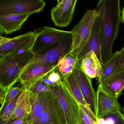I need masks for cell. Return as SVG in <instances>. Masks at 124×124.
<instances>
[{
  "instance_id": "1",
  "label": "cell",
  "mask_w": 124,
  "mask_h": 124,
  "mask_svg": "<svg viewBox=\"0 0 124 124\" xmlns=\"http://www.w3.org/2000/svg\"><path fill=\"white\" fill-rule=\"evenodd\" d=\"M94 9L98 13L103 66L113 54V45L122 22L120 0H101Z\"/></svg>"
},
{
  "instance_id": "2",
  "label": "cell",
  "mask_w": 124,
  "mask_h": 124,
  "mask_svg": "<svg viewBox=\"0 0 124 124\" xmlns=\"http://www.w3.org/2000/svg\"><path fill=\"white\" fill-rule=\"evenodd\" d=\"M35 55L30 50L0 56V88L7 93L18 82L22 74Z\"/></svg>"
},
{
  "instance_id": "3",
  "label": "cell",
  "mask_w": 124,
  "mask_h": 124,
  "mask_svg": "<svg viewBox=\"0 0 124 124\" xmlns=\"http://www.w3.org/2000/svg\"><path fill=\"white\" fill-rule=\"evenodd\" d=\"M98 16V13L95 9L85 11L79 22L70 31L72 42L70 51L66 55L78 59L89 39L92 27Z\"/></svg>"
},
{
  "instance_id": "4",
  "label": "cell",
  "mask_w": 124,
  "mask_h": 124,
  "mask_svg": "<svg viewBox=\"0 0 124 124\" xmlns=\"http://www.w3.org/2000/svg\"><path fill=\"white\" fill-rule=\"evenodd\" d=\"M72 42L71 35L64 38L44 52L35 55L25 70L36 66L48 67L56 66L59 58L65 56L69 52Z\"/></svg>"
},
{
  "instance_id": "5",
  "label": "cell",
  "mask_w": 124,
  "mask_h": 124,
  "mask_svg": "<svg viewBox=\"0 0 124 124\" xmlns=\"http://www.w3.org/2000/svg\"><path fill=\"white\" fill-rule=\"evenodd\" d=\"M52 93L56 97L63 112L67 124H78L79 105L63 80L59 86L52 87Z\"/></svg>"
},
{
  "instance_id": "6",
  "label": "cell",
  "mask_w": 124,
  "mask_h": 124,
  "mask_svg": "<svg viewBox=\"0 0 124 124\" xmlns=\"http://www.w3.org/2000/svg\"><path fill=\"white\" fill-rule=\"evenodd\" d=\"M34 32L36 38L31 51L35 55L44 52L64 38L72 35L70 31L60 30L48 26L36 28Z\"/></svg>"
},
{
  "instance_id": "7",
  "label": "cell",
  "mask_w": 124,
  "mask_h": 124,
  "mask_svg": "<svg viewBox=\"0 0 124 124\" xmlns=\"http://www.w3.org/2000/svg\"><path fill=\"white\" fill-rule=\"evenodd\" d=\"M46 5L43 0H0V16L31 15L42 11Z\"/></svg>"
},
{
  "instance_id": "8",
  "label": "cell",
  "mask_w": 124,
  "mask_h": 124,
  "mask_svg": "<svg viewBox=\"0 0 124 124\" xmlns=\"http://www.w3.org/2000/svg\"><path fill=\"white\" fill-rule=\"evenodd\" d=\"M34 31L28 32L12 38H7L0 35V56L8 55L22 51L31 50L36 39Z\"/></svg>"
},
{
  "instance_id": "9",
  "label": "cell",
  "mask_w": 124,
  "mask_h": 124,
  "mask_svg": "<svg viewBox=\"0 0 124 124\" xmlns=\"http://www.w3.org/2000/svg\"><path fill=\"white\" fill-rule=\"evenodd\" d=\"M77 0H58L51 10L52 21L57 27H67L74 17Z\"/></svg>"
},
{
  "instance_id": "10",
  "label": "cell",
  "mask_w": 124,
  "mask_h": 124,
  "mask_svg": "<svg viewBox=\"0 0 124 124\" xmlns=\"http://www.w3.org/2000/svg\"><path fill=\"white\" fill-rule=\"evenodd\" d=\"M32 124H67L63 112L53 93L44 111Z\"/></svg>"
},
{
  "instance_id": "11",
  "label": "cell",
  "mask_w": 124,
  "mask_h": 124,
  "mask_svg": "<svg viewBox=\"0 0 124 124\" xmlns=\"http://www.w3.org/2000/svg\"><path fill=\"white\" fill-rule=\"evenodd\" d=\"M74 72L85 102L96 117V92L93 87L91 79L81 70L79 64L75 69Z\"/></svg>"
},
{
  "instance_id": "12",
  "label": "cell",
  "mask_w": 124,
  "mask_h": 124,
  "mask_svg": "<svg viewBox=\"0 0 124 124\" xmlns=\"http://www.w3.org/2000/svg\"><path fill=\"white\" fill-rule=\"evenodd\" d=\"M121 111L118 98L108 94L101 85H99L96 91V118Z\"/></svg>"
},
{
  "instance_id": "13",
  "label": "cell",
  "mask_w": 124,
  "mask_h": 124,
  "mask_svg": "<svg viewBox=\"0 0 124 124\" xmlns=\"http://www.w3.org/2000/svg\"><path fill=\"white\" fill-rule=\"evenodd\" d=\"M58 65L51 67L36 66L26 69L24 71L19 79L22 87L25 90H29L30 87L52 70L58 67Z\"/></svg>"
},
{
  "instance_id": "14",
  "label": "cell",
  "mask_w": 124,
  "mask_h": 124,
  "mask_svg": "<svg viewBox=\"0 0 124 124\" xmlns=\"http://www.w3.org/2000/svg\"><path fill=\"white\" fill-rule=\"evenodd\" d=\"M101 48L99 20L98 17L92 27L89 39L78 56V63L79 64H80L86 54L92 51L95 54L102 64L101 54Z\"/></svg>"
},
{
  "instance_id": "15",
  "label": "cell",
  "mask_w": 124,
  "mask_h": 124,
  "mask_svg": "<svg viewBox=\"0 0 124 124\" xmlns=\"http://www.w3.org/2000/svg\"><path fill=\"white\" fill-rule=\"evenodd\" d=\"M30 15L10 14L0 16V32L1 34H11L19 31L29 18Z\"/></svg>"
},
{
  "instance_id": "16",
  "label": "cell",
  "mask_w": 124,
  "mask_h": 124,
  "mask_svg": "<svg viewBox=\"0 0 124 124\" xmlns=\"http://www.w3.org/2000/svg\"><path fill=\"white\" fill-rule=\"evenodd\" d=\"M81 70L91 79H100L103 66L95 54L91 51L86 54L79 64Z\"/></svg>"
},
{
  "instance_id": "17",
  "label": "cell",
  "mask_w": 124,
  "mask_h": 124,
  "mask_svg": "<svg viewBox=\"0 0 124 124\" xmlns=\"http://www.w3.org/2000/svg\"><path fill=\"white\" fill-rule=\"evenodd\" d=\"M51 93L48 92L38 94L30 93L32 109L31 114L26 119L29 124H32L44 111Z\"/></svg>"
},
{
  "instance_id": "18",
  "label": "cell",
  "mask_w": 124,
  "mask_h": 124,
  "mask_svg": "<svg viewBox=\"0 0 124 124\" xmlns=\"http://www.w3.org/2000/svg\"><path fill=\"white\" fill-rule=\"evenodd\" d=\"M32 103L30 92L28 90H24L20 93L16 102L13 117L14 120L25 119L31 112Z\"/></svg>"
},
{
  "instance_id": "19",
  "label": "cell",
  "mask_w": 124,
  "mask_h": 124,
  "mask_svg": "<svg viewBox=\"0 0 124 124\" xmlns=\"http://www.w3.org/2000/svg\"><path fill=\"white\" fill-rule=\"evenodd\" d=\"M100 85L108 94L118 98L124 88V72L111 76Z\"/></svg>"
},
{
  "instance_id": "20",
  "label": "cell",
  "mask_w": 124,
  "mask_h": 124,
  "mask_svg": "<svg viewBox=\"0 0 124 124\" xmlns=\"http://www.w3.org/2000/svg\"><path fill=\"white\" fill-rule=\"evenodd\" d=\"M63 79L71 93L78 102L80 107L82 108L90 109L83 95L74 71L69 76L63 77Z\"/></svg>"
},
{
  "instance_id": "21",
  "label": "cell",
  "mask_w": 124,
  "mask_h": 124,
  "mask_svg": "<svg viewBox=\"0 0 124 124\" xmlns=\"http://www.w3.org/2000/svg\"><path fill=\"white\" fill-rule=\"evenodd\" d=\"M78 59L66 55L59 58L58 64V71L63 77H67L74 72L78 64Z\"/></svg>"
},
{
  "instance_id": "22",
  "label": "cell",
  "mask_w": 124,
  "mask_h": 124,
  "mask_svg": "<svg viewBox=\"0 0 124 124\" xmlns=\"http://www.w3.org/2000/svg\"><path fill=\"white\" fill-rule=\"evenodd\" d=\"M120 50L113 53L111 58L104 64L101 78L98 80L99 85L102 84L113 74L118 65L120 58Z\"/></svg>"
},
{
  "instance_id": "23",
  "label": "cell",
  "mask_w": 124,
  "mask_h": 124,
  "mask_svg": "<svg viewBox=\"0 0 124 124\" xmlns=\"http://www.w3.org/2000/svg\"><path fill=\"white\" fill-rule=\"evenodd\" d=\"M18 96L6 103L0 110V124H10L13 120H15L13 117L14 113Z\"/></svg>"
},
{
  "instance_id": "24",
  "label": "cell",
  "mask_w": 124,
  "mask_h": 124,
  "mask_svg": "<svg viewBox=\"0 0 124 124\" xmlns=\"http://www.w3.org/2000/svg\"><path fill=\"white\" fill-rule=\"evenodd\" d=\"M57 68L52 70L40 80V81L51 87L59 86L63 82V77Z\"/></svg>"
},
{
  "instance_id": "25",
  "label": "cell",
  "mask_w": 124,
  "mask_h": 124,
  "mask_svg": "<svg viewBox=\"0 0 124 124\" xmlns=\"http://www.w3.org/2000/svg\"><path fill=\"white\" fill-rule=\"evenodd\" d=\"M28 90L29 91L30 93L33 94L48 92L52 93V87L47 85L40 80L35 83Z\"/></svg>"
},
{
  "instance_id": "26",
  "label": "cell",
  "mask_w": 124,
  "mask_h": 124,
  "mask_svg": "<svg viewBox=\"0 0 124 124\" xmlns=\"http://www.w3.org/2000/svg\"><path fill=\"white\" fill-rule=\"evenodd\" d=\"M25 90L22 87L12 86L8 90L6 93L5 100V104L8 101L13 100L18 97L24 90Z\"/></svg>"
},
{
  "instance_id": "27",
  "label": "cell",
  "mask_w": 124,
  "mask_h": 124,
  "mask_svg": "<svg viewBox=\"0 0 124 124\" xmlns=\"http://www.w3.org/2000/svg\"><path fill=\"white\" fill-rule=\"evenodd\" d=\"M78 124H96L95 123L80 107L79 117Z\"/></svg>"
},
{
  "instance_id": "28",
  "label": "cell",
  "mask_w": 124,
  "mask_h": 124,
  "mask_svg": "<svg viewBox=\"0 0 124 124\" xmlns=\"http://www.w3.org/2000/svg\"><path fill=\"white\" fill-rule=\"evenodd\" d=\"M106 116L112 119L114 124H124V115L121 111L109 114Z\"/></svg>"
},
{
  "instance_id": "29",
  "label": "cell",
  "mask_w": 124,
  "mask_h": 124,
  "mask_svg": "<svg viewBox=\"0 0 124 124\" xmlns=\"http://www.w3.org/2000/svg\"><path fill=\"white\" fill-rule=\"evenodd\" d=\"M120 51L121 52L120 58L118 65L112 76L124 72V46L120 49Z\"/></svg>"
},
{
  "instance_id": "30",
  "label": "cell",
  "mask_w": 124,
  "mask_h": 124,
  "mask_svg": "<svg viewBox=\"0 0 124 124\" xmlns=\"http://www.w3.org/2000/svg\"><path fill=\"white\" fill-rule=\"evenodd\" d=\"M7 92L2 88H0V103L1 107L0 110L5 105V100Z\"/></svg>"
},
{
  "instance_id": "31",
  "label": "cell",
  "mask_w": 124,
  "mask_h": 124,
  "mask_svg": "<svg viewBox=\"0 0 124 124\" xmlns=\"http://www.w3.org/2000/svg\"><path fill=\"white\" fill-rule=\"evenodd\" d=\"M10 124H29L26 119H17L13 121Z\"/></svg>"
},
{
  "instance_id": "32",
  "label": "cell",
  "mask_w": 124,
  "mask_h": 124,
  "mask_svg": "<svg viewBox=\"0 0 124 124\" xmlns=\"http://www.w3.org/2000/svg\"><path fill=\"white\" fill-rule=\"evenodd\" d=\"M103 117L104 118L106 121V124H114V121L112 119L107 116L106 115L104 116Z\"/></svg>"
},
{
  "instance_id": "33",
  "label": "cell",
  "mask_w": 124,
  "mask_h": 124,
  "mask_svg": "<svg viewBox=\"0 0 124 124\" xmlns=\"http://www.w3.org/2000/svg\"><path fill=\"white\" fill-rule=\"evenodd\" d=\"M96 124H106V121L103 117L97 119Z\"/></svg>"
},
{
  "instance_id": "34",
  "label": "cell",
  "mask_w": 124,
  "mask_h": 124,
  "mask_svg": "<svg viewBox=\"0 0 124 124\" xmlns=\"http://www.w3.org/2000/svg\"><path fill=\"white\" fill-rule=\"evenodd\" d=\"M122 22L124 24V7L122 10Z\"/></svg>"
},
{
  "instance_id": "35",
  "label": "cell",
  "mask_w": 124,
  "mask_h": 124,
  "mask_svg": "<svg viewBox=\"0 0 124 124\" xmlns=\"http://www.w3.org/2000/svg\"><path fill=\"white\" fill-rule=\"evenodd\" d=\"M121 111L122 112V113L124 115V106L121 107Z\"/></svg>"
}]
</instances>
